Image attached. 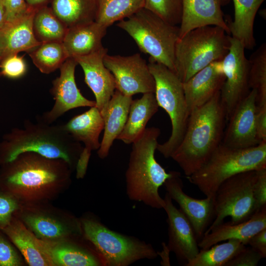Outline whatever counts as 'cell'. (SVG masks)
I'll list each match as a JSON object with an SVG mask.
<instances>
[{
	"label": "cell",
	"instance_id": "6da1fadb",
	"mask_svg": "<svg viewBox=\"0 0 266 266\" xmlns=\"http://www.w3.org/2000/svg\"><path fill=\"white\" fill-rule=\"evenodd\" d=\"M226 122L220 91L190 113L183 138L170 157L187 177L200 168L221 144Z\"/></svg>",
	"mask_w": 266,
	"mask_h": 266
},
{
	"label": "cell",
	"instance_id": "7a4b0ae2",
	"mask_svg": "<svg viewBox=\"0 0 266 266\" xmlns=\"http://www.w3.org/2000/svg\"><path fill=\"white\" fill-rule=\"evenodd\" d=\"M71 167L62 159L24 152L0 166V186L19 200L37 198L68 183Z\"/></svg>",
	"mask_w": 266,
	"mask_h": 266
},
{
	"label": "cell",
	"instance_id": "3957f363",
	"mask_svg": "<svg viewBox=\"0 0 266 266\" xmlns=\"http://www.w3.org/2000/svg\"><path fill=\"white\" fill-rule=\"evenodd\" d=\"M82 149L63 125L26 121L22 128H14L2 136L0 141V166L30 152L50 159L63 160L72 167Z\"/></svg>",
	"mask_w": 266,
	"mask_h": 266
},
{
	"label": "cell",
	"instance_id": "277c9868",
	"mask_svg": "<svg viewBox=\"0 0 266 266\" xmlns=\"http://www.w3.org/2000/svg\"><path fill=\"white\" fill-rule=\"evenodd\" d=\"M160 133L158 128H146L132 143L125 173L129 198L155 209H163L165 200L159 190L171 176L170 171L166 172L155 157Z\"/></svg>",
	"mask_w": 266,
	"mask_h": 266
},
{
	"label": "cell",
	"instance_id": "5b68a950",
	"mask_svg": "<svg viewBox=\"0 0 266 266\" xmlns=\"http://www.w3.org/2000/svg\"><path fill=\"white\" fill-rule=\"evenodd\" d=\"M266 168V142L257 146L236 149L222 143L207 162L198 170L187 176L206 196L214 197L219 186L239 173Z\"/></svg>",
	"mask_w": 266,
	"mask_h": 266
},
{
	"label": "cell",
	"instance_id": "8992f818",
	"mask_svg": "<svg viewBox=\"0 0 266 266\" xmlns=\"http://www.w3.org/2000/svg\"><path fill=\"white\" fill-rule=\"evenodd\" d=\"M231 36L216 26L194 29L178 40L174 52V72L182 82L228 53Z\"/></svg>",
	"mask_w": 266,
	"mask_h": 266
},
{
	"label": "cell",
	"instance_id": "52a82bcc",
	"mask_svg": "<svg viewBox=\"0 0 266 266\" xmlns=\"http://www.w3.org/2000/svg\"><path fill=\"white\" fill-rule=\"evenodd\" d=\"M117 26L127 33L150 59L174 71V52L180 37L179 26L165 21L144 7L119 21Z\"/></svg>",
	"mask_w": 266,
	"mask_h": 266
},
{
	"label": "cell",
	"instance_id": "ba28073f",
	"mask_svg": "<svg viewBox=\"0 0 266 266\" xmlns=\"http://www.w3.org/2000/svg\"><path fill=\"white\" fill-rule=\"evenodd\" d=\"M149 61L148 65L155 83L156 100L159 106L169 115L172 127L168 139L158 143L156 150L165 158H170L183 138L190 116L183 82L165 66L150 58Z\"/></svg>",
	"mask_w": 266,
	"mask_h": 266
},
{
	"label": "cell",
	"instance_id": "9c48e42d",
	"mask_svg": "<svg viewBox=\"0 0 266 266\" xmlns=\"http://www.w3.org/2000/svg\"><path fill=\"white\" fill-rule=\"evenodd\" d=\"M81 227L95 247L104 266H127L142 259H154L159 253L152 245L107 228L99 221L83 218Z\"/></svg>",
	"mask_w": 266,
	"mask_h": 266
},
{
	"label": "cell",
	"instance_id": "30bf717a",
	"mask_svg": "<svg viewBox=\"0 0 266 266\" xmlns=\"http://www.w3.org/2000/svg\"><path fill=\"white\" fill-rule=\"evenodd\" d=\"M257 170L236 174L224 181L214 195V220L204 234L230 217L232 224L249 219L256 213L253 190Z\"/></svg>",
	"mask_w": 266,
	"mask_h": 266
},
{
	"label": "cell",
	"instance_id": "8fae6325",
	"mask_svg": "<svg viewBox=\"0 0 266 266\" xmlns=\"http://www.w3.org/2000/svg\"><path fill=\"white\" fill-rule=\"evenodd\" d=\"M228 53L221 60L225 80L220 91L227 121L237 104L248 94L249 62L243 45L231 36Z\"/></svg>",
	"mask_w": 266,
	"mask_h": 266
},
{
	"label": "cell",
	"instance_id": "7c38bea8",
	"mask_svg": "<svg viewBox=\"0 0 266 266\" xmlns=\"http://www.w3.org/2000/svg\"><path fill=\"white\" fill-rule=\"evenodd\" d=\"M103 62L114 77L116 90L122 94L132 97L138 93H154V77L139 54L128 56L107 54Z\"/></svg>",
	"mask_w": 266,
	"mask_h": 266
},
{
	"label": "cell",
	"instance_id": "4fadbf2b",
	"mask_svg": "<svg viewBox=\"0 0 266 266\" xmlns=\"http://www.w3.org/2000/svg\"><path fill=\"white\" fill-rule=\"evenodd\" d=\"M78 65L73 58H68L60 67L59 76L52 81L50 93L55 100L52 108L37 120L51 124L67 111L80 107L96 106V101L84 97L75 80V69Z\"/></svg>",
	"mask_w": 266,
	"mask_h": 266
},
{
	"label": "cell",
	"instance_id": "5bb4252c",
	"mask_svg": "<svg viewBox=\"0 0 266 266\" xmlns=\"http://www.w3.org/2000/svg\"><path fill=\"white\" fill-rule=\"evenodd\" d=\"M257 92L251 89L237 104L227 120L222 144L236 149L257 146L258 139L256 118L257 111Z\"/></svg>",
	"mask_w": 266,
	"mask_h": 266
},
{
	"label": "cell",
	"instance_id": "9a60e30c",
	"mask_svg": "<svg viewBox=\"0 0 266 266\" xmlns=\"http://www.w3.org/2000/svg\"><path fill=\"white\" fill-rule=\"evenodd\" d=\"M171 176L165 182L166 194L177 202L180 211L191 223L197 238L200 239L214 217V197L195 199L183 191L180 172L171 171Z\"/></svg>",
	"mask_w": 266,
	"mask_h": 266
},
{
	"label": "cell",
	"instance_id": "2e32d148",
	"mask_svg": "<svg viewBox=\"0 0 266 266\" xmlns=\"http://www.w3.org/2000/svg\"><path fill=\"white\" fill-rule=\"evenodd\" d=\"M168 224L167 248L172 251L178 260L184 266L192 260L200 249L193 228L184 214L173 204L172 200L166 193L164 198Z\"/></svg>",
	"mask_w": 266,
	"mask_h": 266
},
{
	"label": "cell",
	"instance_id": "e0dca14e",
	"mask_svg": "<svg viewBox=\"0 0 266 266\" xmlns=\"http://www.w3.org/2000/svg\"><path fill=\"white\" fill-rule=\"evenodd\" d=\"M107 53V49L103 47L90 54L74 58L84 71L85 83L93 92L96 106L100 112L105 108L116 89L114 77L103 62Z\"/></svg>",
	"mask_w": 266,
	"mask_h": 266
},
{
	"label": "cell",
	"instance_id": "ac0fdd59",
	"mask_svg": "<svg viewBox=\"0 0 266 266\" xmlns=\"http://www.w3.org/2000/svg\"><path fill=\"white\" fill-rule=\"evenodd\" d=\"M225 78L220 60L212 63L183 82L189 114L220 92Z\"/></svg>",
	"mask_w": 266,
	"mask_h": 266
},
{
	"label": "cell",
	"instance_id": "d6986e66",
	"mask_svg": "<svg viewBox=\"0 0 266 266\" xmlns=\"http://www.w3.org/2000/svg\"><path fill=\"white\" fill-rule=\"evenodd\" d=\"M180 37L190 31L205 26H216L230 34L222 10V0H182Z\"/></svg>",
	"mask_w": 266,
	"mask_h": 266
},
{
	"label": "cell",
	"instance_id": "ffe728a7",
	"mask_svg": "<svg viewBox=\"0 0 266 266\" xmlns=\"http://www.w3.org/2000/svg\"><path fill=\"white\" fill-rule=\"evenodd\" d=\"M36 10L32 9L21 18L6 22L0 29V62L22 51L29 53L41 43L35 38L33 29Z\"/></svg>",
	"mask_w": 266,
	"mask_h": 266
},
{
	"label": "cell",
	"instance_id": "44dd1931",
	"mask_svg": "<svg viewBox=\"0 0 266 266\" xmlns=\"http://www.w3.org/2000/svg\"><path fill=\"white\" fill-rule=\"evenodd\" d=\"M266 228V206L249 219L237 224L222 223L203 235L198 242L201 249H206L223 241L235 239L244 245L256 233Z\"/></svg>",
	"mask_w": 266,
	"mask_h": 266
},
{
	"label": "cell",
	"instance_id": "7402d4cb",
	"mask_svg": "<svg viewBox=\"0 0 266 266\" xmlns=\"http://www.w3.org/2000/svg\"><path fill=\"white\" fill-rule=\"evenodd\" d=\"M65 129L84 147L79 158L89 161L91 151L98 150L100 135L104 129V121L100 111L96 106L70 119L63 125Z\"/></svg>",
	"mask_w": 266,
	"mask_h": 266
},
{
	"label": "cell",
	"instance_id": "603a6c76",
	"mask_svg": "<svg viewBox=\"0 0 266 266\" xmlns=\"http://www.w3.org/2000/svg\"><path fill=\"white\" fill-rule=\"evenodd\" d=\"M132 97L115 90L105 108L100 112L104 121V133L98 155L105 158L115 139L120 134L127 120Z\"/></svg>",
	"mask_w": 266,
	"mask_h": 266
},
{
	"label": "cell",
	"instance_id": "cb8c5ba5",
	"mask_svg": "<svg viewBox=\"0 0 266 266\" xmlns=\"http://www.w3.org/2000/svg\"><path fill=\"white\" fill-rule=\"evenodd\" d=\"M107 28L95 21L68 28L63 43L69 58L87 55L102 48Z\"/></svg>",
	"mask_w": 266,
	"mask_h": 266
},
{
	"label": "cell",
	"instance_id": "d4e9b609",
	"mask_svg": "<svg viewBox=\"0 0 266 266\" xmlns=\"http://www.w3.org/2000/svg\"><path fill=\"white\" fill-rule=\"evenodd\" d=\"M2 232L18 248L30 266H54L41 248L37 237L14 216Z\"/></svg>",
	"mask_w": 266,
	"mask_h": 266
},
{
	"label": "cell",
	"instance_id": "484cf974",
	"mask_svg": "<svg viewBox=\"0 0 266 266\" xmlns=\"http://www.w3.org/2000/svg\"><path fill=\"white\" fill-rule=\"evenodd\" d=\"M38 243L54 266H104L100 258L76 245L64 240L48 241L38 238Z\"/></svg>",
	"mask_w": 266,
	"mask_h": 266
},
{
	"label": "cell",
	"instance_id": "4316f807",
	"mask_svg": "<svg viewBox=\"0 0 266 266\" xmlns=\"http://www.w3.org/2000/svg\"><path fill=\"white\" fill-rule=\"evenodd\" d=\"M159 107L154 93L143 94L140 99L133 100L127 120L117 139L126 144L134 142L144 132L147 123L158 111Z\"/></svg>",
	"mask_w": 266,
	"mask_h": 266
},
{
	"label": "cell",
	"instance_id": "83f0119b",
	"mask_svg": "<svg viewBox=\"0 0 266 266\" xmlns=\"http://www.w3.org/2000/svg\"><path fill=\"white\" fill-rule=\"evenodd\" d=\"M23 223L39 239L48 241L64 240L72 234L80 233L77 222L66 223L53 216L39 212L25 213Z\"/></svg>",
	"mask_w": 266,
	"mask_h": 266
},
{
	"label": "cell",
	"instance_id": "f1b7e54d",
	"mask_svg": "<svg viewBox=\"0 0 266 266\" xmlns=\"http://www.w3.org/2000/svg\"><path fill=\"white\" fill-rule=\"evenodd\" d=\"M265 0H233L234 16L228 24L232 37L240 41L246 49L256 45L254 23L257 12Z\"/></svg>",
	"mask_w": 266,
	"mask_h": 266
},
{
	"label": "cell",
	"instance_id": "f546056e",
	"mask_svg": "<svg viewBox=\"0 0 266 266\" xmlns=\"http://www.w3.org/2000/svg\"><path fill=\"white\" fill-rule=\"evenodd\" d=\"M50 7L68 28L95 21L97 0H51Z\"/></svg>",
	"mask_w": 266,
	"mask_h": 266
},
{
	"label": "cell",
	"instance_id": "4dcf8cb0",
	"mask_svg": "<svg viewBox=\"0 0 266 266\" xmlns=\"http://www.w3.org/2000/svg\"><path fill=\"white\" fill-rule=\"evenodd\" d=\"M33 29L35 38L40 43L63 42L68 30L47 6L36 10L33 18Z\"/></svg>",
	"mask_w": 266,
	"mask_h": 266
},
{
	"label": "cell",
	"instance_id": "1f68e13d",
	"mask_svg": "<svg viewBox=\"0 0 266 266\" xmlns=\"http://www.w3.org/2000/svg\"><path fill=\"white\" fill-rule=\"evenodd\" d=\"M95 21L108 28L131 16L144 6L145 0H97Z\"/></svg>",
	"mask_w": 266,
	"mask_h": 266
},
{
	"label": "cell",
	"instance_id": "d6a6232c",
	"mask_svg": "<svg viewBox=\"0 0 266 266\" xmlns=\"http://www.w3.org/2000/svg\"><path fill=\"white\" fill-rule=\"evenodd\" d=\"M245 247L241 242L229 239L206 249H200L185 266H225L226 264Z\"/></svg>",
	"mask_w": 266,
	"mask_h": 266
},
{
	"label": "cell",
	"instance_id": "836d02e7",
	"mask_svg": "<svg viewBox=\"0 0 266 266\" xmlns=\"http://www.w3.org/2000/svg\"><path fill=\"white\" fill-rule=\"evenodd\" d=\"M29 54L35 66L45 74L60 68L69 58L62 42L41 43Z\"/></svg>",
	"mask_w": 266,
	"mask_h": 266
},
{
	"label": "cell",
	"instance_id": "e575fe53",
	"mask_svg": "<svg viewBox=\"0 0 266 266\" xmlns=\"http://www.w3.org/2000/svg\"><path fill=\"white\" fill-rule=\"evenodd\" d=\"M249 85L257 92V105L266 104V44L263 43L250 57Z\"/></svg>",
	"mask_w": 266,
	"mask_h": 266
},
{
	"label": "cell",
	"instance_id": "d590c367",
	"mask_svg": "<svg viewBox=\"0 0 266 266\" xmlns=\"http://www.w3.org/2000/svg\"><path fill=\"white\" fill-rule=\"evenodd\" d=\"M144 7L172 25L180 24L182 0H145Z\"/></svg>",
	"mask_w": 266,
	"mask_h": 266
},
{
	"label": "cell",
	"instance_id": "8d00e7d4",
	"mask_svg": "<svg viewBox=\"0 0 266 266\" xmlns=\"http://www.w3.org/2000/svg\"><path fill=\"white\" fill-rule=\"evenodd\" d=\"M19 207V200L0 186V231L10 223Z\"/></svg>",
	"mask_w": 266,
	"mask_h": 266
},
{
	"label": "cell",
	"instance_id": "74e56055",
	"mask_svg": "<svg viewBox=\"0 0 266 266\" xmlns=\"http://www.w3.org/2000/svg\"><path fill=\"white\" fill-rule=\"evenodd\" d=\"M0 75L10 79L22 77L27 71V65L23 56L18 54L9 56L0 62Z\"/></svg>",
	"mask_w": 266,
	"mask_h": 266
},
{
	"label": "cell",
	"instance_id": "f35d334b",
	"mask_svg": "<svg viewBox=\"0 0 266 266\" xmlns=\"http://www.w3.org/2000/svg\"><path fill=\"white\" fill-rule=\"evenodd\" d=\"M0 231V266H19L22 265L18 254Z\"/></svg>",
	"mask_w": 266,
	"mask_h": 266
},
{
	"label": "cell",
	"instance_id": "ab89813d",
	"mask_svg": "<svg viewBox=\"0 0 266 266\" xmlns=\"http://www.w3.org/2000/svg\"><path fill=\"white\" fill-rule=\"evenodd\" d=\"M260 253L253 248L246 247L242 250L225 266H257L262 259Z\"/></svg>",
	"mask_w": 266,
	"mask_h": 266
},
{
	"label": "cell",
	"instance_id": "60d3db41",
	"mask_svg": "<svg viewBox=\"0 0 266 266\" xmlns=\"http://www.w3.org/2000/svg\"><path fill=\"white\" fill-rule=\"evenodd\" d=\"M253 195L257 212L266 206V168L257 170Z\"/></svg>",
	"mask_w": 266,
	"mask_h": 266
},
{
	"label": "cell",
	"instance_id": "b9f144b4",
	"mask_svg": "<svg viewBox=\"0 0 266 266\" xmlns=\"http://www.w3.org/2000/svg\"><path fill=\"white\" fill-rule=\"evenodd\" d=\"M6 22H11L21 18L32 9L25 0H3Z\"/></svg>",
	"mask_w": 266,
	"mask_h": 266
},
{
	"label": "cell",
	"instance_id": "7bdbcfd3",
	"mask_svg": "<svg viewBox=\"0 0 266 266\" xmlns=\"http://www.w3.org/2000/svg\"><path fill=\"white\" fill-rule=\"evenodd\" d=\"M256 129L260 143L266 142V104L257 105Z\"/></svg>",
	"mask_w": 266,
	"mask_h": 266
},
{
	"label": "cell",
	"instance_id": "ee69618b",
	"mask_svg": "<svg viewBox=\"0 0 266 266\" xmlns=\"http://www.w3.org/2000/svg\"><path fill=\"white\" fill-rule=\"evenodd\" d=\"M248 244L257 250L263 258L266 257V228L254 234Z\"/></svg>",
	"mask_w": 266,
	"mask_h": 266
},
{
	"label": "cell",
	"instance_id": "f6af8a7d",
	"mask_svg": "<svg viewBox=\"0 0 266 266\" xmlns=\"http://www.w3.org/2000/svg\"><path fill=\"white\" fill-rule=\"evenodd\" d=\"M28 5L33 9H37L41 7L47 6L51 0H25Z\"/></svg>",
	"mask_w": 266,
	"mask_h": 266
},
{
	"label": "cell",
	"instance_id": "bcb514c9",
	"mask_svg": "<svg viewBox=\"0 0 266 266\" xmlns=\"http://www.w3.org/2000/svg\"><path fill=\"white\" fill-rule=\"evenodd\" d=\"M6 23V16L3 0H0V29H1Z\"/></svg>",
	"mask_w": 266,
	"mask_h": 266
}]
</instances>
